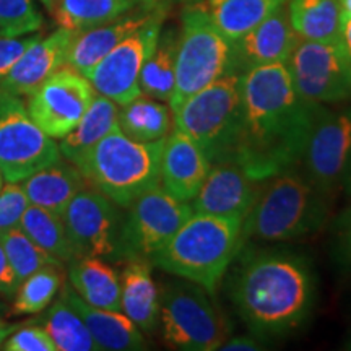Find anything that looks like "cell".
I'll return each mask as SVG.
<instances>
[{
  "mask_svg": "<svg viewBox=\"0 0 351 351\" xmlns=\"http://www.w3.org/2000/svg\"><path fill=\"white\" fill-rule=\"evenodd\" d=\"M320 106L296 93L285 62L247 70L239 134L228 160L256 181L298 168Z\"/></svg>",
  "mask_w": 351,
  "mask_h": 351,
  "instance_id": "1",
  "label": "cell"
},
{
  "mask_svg": "<svg viewBox=\"0 0 351 351\" xmlns=\"http://www.w3.org/2000/svg\"><path fill=\"white\" fill-rule=\"evenodd\" d=\"M230 296L256 339H276L300 328L313 313L315 283L311 265L289 252L247 258L231 282Z\"/></svg>",
  "mask_w": 351,
  "mask_h": 351,
  "instance_id": "2",
  "label": "cell"
},
{
  "mask_svg": "<svg viewBox=\"0 0 351 351\" xmlns=\"http://www.w3.org/2000/svg\"><path fill=\"white\" fill-rule=\"evenodd\" d=\"M243 244V219L192 213L148 262L215 295Z\"/></svg>",
  "mask_w": 351,
  "mask_h": 351,
  "instance_id": "3",
  "label": "cell"
},
{
  "mask_svg": "<svg viewBox=\"0 0 351 351\" xmlns=\"http://www.w3.org/2000/svg\"><path fill=\"white\" fill-rule=\"evenodd\" d=\"M330 195L296 168L262 181L251 212L243 221V241H289L326 225Z\"/></svg>",
  "mask_w": 351,
  "mask_h": 351,
  "instance_id": "4",
  "label": "cell"
},
{
  "mask_svg": "<svg viewBox=\"0 0 351 351\" xmlns=\"http://www.w3.org/2000/svg\"><path fill=\"white\" fill-rule=\"evenodd\" d=\"M163 145L165 138L137 142L116 129L88 150L75 166L90 186L117 207L127 208L160 186Z\"/></svg>",
  "mask_w": 351,
  "mask_h": 351,
  "instance_id": "5",
  "label": "cell"
},
{
  "mask_svg": "<svg viewBox=\"0 0 351 351\" xmlns=\"http://www.w3.org/2000/svg\"><path fill=\"white\" fill-rule=\"evenodd\" d=\"M174 114V129L186 134L210 163L228 160L239 134L243 75L226 73L184 101Z\"/></svg>",
  "mask_w": 351,
  "mask_h": 351,
  "instance_id": "6",
  "label": "cell"
},
{
  "mask_svg": "<svg viewBox=\"0 0 351 351\" xmlns=\"http://www.w3.org/2000/svg\"><path fill=\"white\" fill-rule=\"evenodd\" d=\"M226 73H231V41L215 28L199 3L186 5L178 36L174 91L168 103L171 111Z\"/></svg>",
  "mask_w": 351,
  "mask_h": 351,
  "instance_id": "7",
  "label": "cell"
},
{
  "mask_svg": "<svg viewBox=\"0 0 351 351\" xmlns=\"http://www.w3.org/2000/svg\"><path fill=\"white\" fill-rule=\"evenodd\" d=\"M158 322L169 348L182 351L219 350L231 333L230 322L213 304L212 295L184 278L165 289Z\"/></svg>",
  "mask_w": 351,
  "mask_h": 351,
  "instance_id": "8",
  "label": "cell"
},
{
  "mask_svg": "<svg viewBox=\"0 0 351 351\" xmlns=\"http://www.w3.org/2000/svg\"><path fill=\"white\" fill-rule=\"evenodd\" d=\"M127 210L112 261H150L194 213L189 202L174 199L160 186L138 197Z\"/></svg>",
  "mask_w": 351,
  "mask_h": 351,
  "instance_id": "9",
  "label": "cell"
},
{
  "mask_svg": "<svg viewBox=\"0 0 351 351\" xmlns=\"http://www.w3.org/2000/svg\"><path fill=\"white\" fill-rule=\"evenodd\" d=\"M62 160L56 138L39 129L19 96L0 93V171L7 182H21Z\"/></svg>",
  "mask_w": 351,
  "mask_h": 351,
  "instance_id": "10",
  "label": "cell"
},
{
  "mask_svg": "<svg viewBox=\"0 0 351 351\" xmlns=\"http://www.w3.org/2000/svg\"><path fill=\"white\" fill-rule=\"evenodd\" d=\"M285 64L302 99L314 104H339L351 99V64L340 41L300 38Z\"/></svg>",
  "mask_w": 351,
  "mask_h": 351,
  "instance_id": "11",
  "label": "cell"
},
{
  "mask_svg": "<svg viewBox=\"0 0 351 351\" xmlns=\"http://www.w3.org/2000/svg\"><path fill=\"white\" fill-rule=\"evenodd\" d=\"M298 166L328 195L343 186L351 171V104L337 111L319 108Z\"/></svg>",
  "mask_w": 351,
  "mask_h": 351,
  "instance_id": "12",
  "label": "cell"
},
{
  "mask_svg": "<svg viewBox=\"0 0 351 351\" xmlns=\"http://www.w3.org/2000/svg\"><path fill=\"white\" fill-rule=\"evenodd\" d=\"M166 13L168 7L158 12L152 20L117 44L95 65L86 78L96 93L112 99L119 106H124L142 95L138 85L140 72L155 49Z\"/></svg>",
  "mask_w": 351,
  "mask_h": 351,
  "instance_id": "13",
  "label": "cell"
},
{
  "mask_svg": "<svg viewBox=\"0 0 351 351\" xmlns=\"http://www.w3.org/2000/svg\"><path fill=\"white\" fill-rule=\"evenodd\" d=\"M96 95L90 80L62 67L29 95L28 114L44 134L60 140L75 129Z\"/></svg>",
  "mask_w": 351,
  "mask_h": 351,
  "instance_id": "14",
  "label": "cell"
},
{
  "mask_svg": "<svg viewBox=\"0 0 351 351\" xmlns=\"http://www.w3.org/2000/svg\"><path fill=\"white\" fill-rule=\"evenodd\" d=\"M60 217L75 258H112L122 218L111 199L86 187L70 200Z\"/></svg>",
  "mask_w": 351,
  "mask_h": 351,
  "instance_id": "15",
  "label": "cell"
},
{
  "mask_svg": "<svg viewBox=\"0 0 351 351\" xmlns=\"http://www.w3.org/2000/svg\"><path fill=\"white\" fill-rule=\"evenodd\" d=\"M262 181H256L231 160L213 163L200 191L192 199L194 213L243 219L251 212Z\"/></svg>",
  "mask_w": 351,
  "mask_h": 351,
  "instance_id": "16",
  "label": "cell"
},
{
  "mask_svg": "<svg viewBox=\"0 0 351 351\" xmlns=\"http://www.w3.org/2000/svg\"><path fill=\"white\" fill-rule=\"evenodd\" d=\"M298 36L289 20L288 3L276 8L256 28L231 43V73L276 62H287L295 49Z\"/></svg>",
  "mask_w": 351,
  "mask_h": 351,
  "instance_id": "17",
  "label": "cell"
},
{
  "mask_svg": "<svg viewBox=\"0 0 351 351\" xmlns=\"http://www.w3.org/2000/svg\"><path fill=\"white\" fill-rule=\"evenodd\" d=\"M166 7H168L166 0H155V2L143 3L108 23L75 33L73 41L70 44L65 65L86 77L95 65L104 56L109 54L117 44L124 41L134 32H137L140 26H143Z\"/></svg>",
  "mask_w": 351,
  "mask_h": 351,
  "instance_id": "18",
  "label": "cell"
},
{
  "mask_svg": "<svg viewBox=\"0 0 351 351\" xmlns=\"http://www.w3.org/2000/svg\"><path fill=\"white\" fill-rule=\"evenodd\" d=\"M73 36V32L59 28L47 38H39L0 80V93L29 96L36 91L52 73L65 67Z\"/></svg>",
  "mask_w": 351,
  "mask_h": 351,
  "instance_id": "19",
  "label": "cell"
},
{
  "mask_svg": "<svg viewBox=\"0 0 351 351\" xmlns=\"http://www.w3.org/2000/svg\"><path fill=\"white\" fill-rule=\"evenodd\" d=\"M212 163L195 142L174 129L165 138L161 153V187L181 202H191L200 191Z\"/></svg>",
  "mask_w": 351,
  "mask_h": 351,
  "instance_id": "20",
  "label": "cell"
},
{
  "mask_svg": "<svg viewBox=\"0 0 351 351\" xmlns=\"http://www.w3.org/2000/svg\"><path fill=\"white\" fill-rule=\"evenodd\" d=\"M60 298L80 315L99 350L137 351L147 348L140 328L121 311L101 309L88 304L72 287H65Z\"/></svg>",
  "mask_w": 351,
  "mask_h": 351,
  "instance_id": "21",
  "label": "cell"
},
{
  "mask_svg": "<svg viewBox=\"0 0 351 351\" xmlns=\"http://www.w3.org/2000/svg\"><path fill=\"white\" fill-rule=\"evenodd\" d=\"M121 306L140 330H155L160 319V295L148 261H127L121 275Z\"/></svg>",
  "mask_w": 351,
  "mask_h": 351,
  "instance_id": "22",
  "label": "cell"
},
{
  "mask_svg": "<svg viewBox=\"0 0 351 351\" xmlns=\"http://www.w3.org/2000/svg\"><path fill=\"white\" fill-rule=\"evenodd\" d=\"M29 204L62 215L70 200L88 187L86 179L73 163H57L39 169L21 181Z\"/></svg>",
  "mask_w": 351,
  "mask_h": 351,
  "instance_id": "23",
  "label": "cell"
},
{
  "mask_svg": "<svg viewBox=\"0 0 351 351\" xmlns=\"http://www.w3.org/2000/svg\"><path fill=\"white\" fill-rule=\"evenodd\" d=\"M69 280L77 295L88 304L122 311L121 278L101 257H80L70 262Z\"/></svg>",
  "mask_w": 351,
  "mask_h": 351,
  "instance_id": "24",
  "label": "cell"
},
{
  "mask_svg": "<svg viewBox=\"0 0 351 351\" xmlns=\"http://www.w3.org/2000/svg\"><path fill=\"white\" fill-rule=\"evenodd\" d=\"M119 127V104L96 93L90 108L75 129L60 138L59 150L65 160L75 165L101 138Z\"/></svg>",
  "mask_w": 351,
  "mask_h": 351,
  "instance_id": "25",
  "label": "cell"
},
{
  "mask_svg": "<svg viewBox=\"0 0 351 351\" xmlns=\"http://www.w3.org/2000/svg\"><path fill=\"white\" fill-rule=\"evenodd\" d=\"M285 3L288 0H204L199 5L215 28L232 43Z\"/></svg>",
  "mask_w": 351,
  "mask_h": 351,
  "instance_id": "26",
  "label": "cell"
},
{
  "mask_svg": "<svg viewBox=\"0 0 351 351\" xmlns=\"http://www.w3.org/2000/svg\"><path fill=\"white\" fill-rule=\"evenodd\" d=\"M148 2L155 0H56L51 12L60 28L80 33L108 23Z\"/></svg>",
  "mask_w": 351,
  "mask_h": 351,
  "instance_id": "27",
  "label": "cell"
},
{
  "mask_svg": "<svg viewBox=\"0 0 351 351\" xmlns=\"http://www.w3.org/2000/svg\"><path fill=\"white\" fill-rule=\"evenodd\" d=\"M291 26L306 41L339 43L341 13L339 0H288Z\"/></svg>",
  "mask_w": 351,
  "mask_h": 351,
  "instance_id": "28",
  "label": "cell"
},
{
  "mask_svg": "<svg viewBox=\"0 0 351 351\" xmlns=\"http://www.w3.org/2000/svg\"><path fill=\"white\" fill-rule=\"evenodd\" d=\"M119 127L137 142L166 138L171 132V108L142 93L119 109Z\"/></svg>",
  "mask_w": 351,
  "mask_h": 351,
  "instance_id": "29",
  "label": "cell"
},
{
  "mask_svg": "<svg viewBox=\"0 0 351 351\" xmlns=\"http://www.w3.org/2000/svg\"><path fill=\"white\" fill-rule=\"evenodd\" d=\"M179 33L174 28L161 29L155 49L140 72V90L150 98L169 103L176 82V52Z\"/></svg>",
  "mask_w": 351,
  "mask_h": 351,
  "instance_id": "30",
  "label": "cell"
},
{
  "mask_svg": "<svg viewBox=\"0 0 351 351\" xmlns=\"http://www.w3.org/2000/svg\"><path fill=\"white\" fill-rule=\"evenodd\" d=\"M20 230L38 247L62 263L75 261V252L70 245L62 217L49 210L29 204L20 221Z\"/></svg>",
  "mask_w": 351,
  "mask_h": 351,
  "instance_id": "31",
  "label": "cell"
},
{
  "mask_svg": "<svg viewBox=\"0 0 351 351\" xmlns=\"http://www.w3.org/2000/svg\"><path fill=\"white\" fill-rule=\"evenodd\" d=\"M44 330L49 333L59 351H96L99 350L80 315L64 298L49 307L44 317Z\"/></svg>",
  "mask_w": 351,
  "mask_h": 351,
  "instance_id": "32",
  "label": "cell"
},
{
  "mask_svg": "<svg viewBox=\"0 0 351 351\" xmlns=\"http://www.w3.org/2000/svg\"><path fill=\"white\" fill-rule=\"evenodd\" d=\"M60 267L62 265H46L26 276L15 293L13 314H38L46 309L62 283Z\"/></svg>",
  "mask_w": 351,
  "mask_h": 351,
  "instance_id": "33",
  "label": "cell"
},
{
  "mask_svg": "<svg viewBox=\"0 0 351 351\" xmlns=\"http://www.w3.org/2000/svg\"><path fill=\"white\" fill-rule=\"evenodd\" d=\"M0 243L5 249L8 261L15 270L19 282L21 283L26 276L43 269L46 265H64L57 258L49 256L41 247H38L20 228H12L0 232Z\"/></svg>",
  "mask_w": 351,
  "mask_h": 351,
  "instance_id": "34",
  "label": "cell"
},
{
  "mask_svg": "<svg viewBox=\"0 0 351 351\" xmlns=\"http://www.w3.org/2000/svg\"><path fill=\"white\" fill-rule=\"evenodd\" d=\"M41 26L43 16L33 0H0V36H26Z\"/></svg>",
  "mask_w": 351,
  "mask_h": 351,
  "instance_id": "35",
  "label": "cell"
},
{
  "mask_svg": "<svg viewBox=\"0 0 351 351\" xmlns=\"http://www.w3.org/2000/svg\"><path fill=\"white\" fill-rule=\"evenodd\" d=\"M29 207L23 187L19 182H7L0 191V232L19 228L25 210Z\"/></svg>",
  "mask_w": 351,
  "mask_h": 351,
  "instance_id": "36",
  "label": "cell"
},
{
  "mask_svg": "<svg viewBox=\"0 0 351 351\" xmlns=\"http://www.w3.org/2000/svg\"><path fill=\"white\" fill-rule=\"evenodd\" d=\"M7 351H57L49 333L43 327H19L2 343Z\"/></svg>",
  "mask_w": 351,
  "mask_h": 351,
  "instance_id": "37",
  "label": "cell"
},
{
  "mask_svg": "<svg viewBox=\"0 0 351 351\" xmlns=\"http://www.w3.org/2000/svg\"><path fill=\"white\" fill-rule=\"evenodd\" d=\"M332 254L343 269H351V205L332 225Z\"/></svg>",
  "mask_w": 351,
  "mask_h": 351,
  "instance_id": "38",
  "label": "cell"
},
{
  "mask_svg": "<svg viewBox=\"0 0 351 351\" xmlns=\"http://www.w3.org/2000/svg\"><path fill=\"white\" fill-rule=\"evenodd\" d=\"M41 36L34 34V36L26 38H5L0 36V80L7 75L8 70L16 64V60L23 56V52L36 43Z\"/></svg>",
  "mask_w": 351,
  "mask_h": 351,
  "instance_id": "39",
  "label": "cell"
},
{
  "mask_svg": "<svg viewBox=\"0 0 351 351\" xmlns=\"http://www.w3.org/2000/svg\"><path fill=\"white\" fill-rule=\"evenodd\" d=\"M19 287V276H16L15 270H13L12 263L7 257L5 249H3L2 243H0V295L13 298Z\"/></svg>",
  "mask_w": 351,
  "mask_h": 351,
  "instance_id": "40",
  "label": "cell"
},
{
  "mask_svg": "<svg viewBox=\"0 0 351 351\" xmlns=\"http://www.w3.org/2000/svg\"><path fill=\"white\" fill-rule=\"evenodd\" d=\"M219 350L225 351H258L263 350V346L261 345L256 337H247V335H239V337H232V339H228L225 343L219 346Z\"/></svg>",
  "mask_w": 351,
  "mask_h": 351,
  "instance_id": "41",
  "label": "cell"
},
{
  "mask_svg": "<svg viewBox=\"0 0 351 351\" xmlns=\"http://www.w3.org/2000/svg\"><path fill=\"white\" fill-rule=\"evenodd\" d=\"M340 44L343 47L346 57L351 64V15L341 16V28H340Z\"/></svg>",
  "mask_w": 351,
  "mask_h": 351,
  "instance_id": "42",
  "label": "cell"
},
{
  "mask_svg": "<svg viewBox=\"0 0 351 351\" xmlns=\"http://www.w3.org/2000/svg\"><path fill=\"white\" fill-rule=\"evenodd\" d=\"M20 326H16V324H8L5 322V320L0 319V346H2L3 341H5V339L8 335H12L13 332L16 330Z\"/></svg>",
  "mask_w": 351,
  "mask_h": 351,
  "instance_id": "43",
  "label": "cell"
},
{
  "mask_svg": "<svg viewBox=\"0 0 351 351\" xmlns=\"http://www.w3.org/2000/svg\"><path fill=\"white\" fill-rule=\"evenodd\" d=\"M339 3L343 15H351V0H339Z\"/></svg>",
  "mask_w": 351,
  "mask_h": 351,
  "instance_id": "44",
  "label": "cell"
},
{
  "mask_svg": "<svg viewBox=\"0 0 351 351\" xmlns=\"http://www.w3.org/2000/svg\"><path fill=\"white\" fill-rule=\"evenodd\" d=\"M341 187L345 189V192H346V194L351 195V171H350V173H348V176H346V178H345V181H343V186H341Z\"/></svg>",
  "mask_w": 351,
  "mask_h": 351,
  "instance_id": "45",
  "label": "cell"
},
{
  "mask_svg": "<svg viewBox=\"0 0 351 351\" xmlns=\"http://www.w3.org/2000/svg\"><path fill=\"white\" fill-rule=\"evenodd\" d=\"M178 2H182L184 5H194V3H200L204 0H178Z\"/></svg>",
  "mask_w": 351,
  "mask_h": 351,
  "instance_id": "46",
  "label": "cell"
},
{
  "mask_svg": "<svg viewBox=\"0 0 351 351\" xmlns=\"http://www.w3.org/2000/svg\"><path fill=\"white\" fill-rule=\"evenodd\" d=\"M41 2H43L44 5H46V7L49 8V10H51V7L54 5V2H56V0H41Z\"/></svg>",
  "mask_w": 351,
  "mask_h": 351,
  "instance_id": "47",
  "label": "cell"
},
{
  "mask_svg": "<svg viewBox=\"0 0 351 351\" xmlns=\"http://www.w3.org/2000/svg\"><path fill=\"white\" fill-rule=\"evenodd\" d=\"M345 348H346V350H351V337H350L348 340H346V343H345Z\"/></svg>",
  "mask_w": 351,
  "mask_h": 351,
  "instance_id": "48",
  "label": "cell"
},
{
  "mask_svg": "<svg viewBox=\"0 0 351 351\" xmlns=\"http://www.w3.org/2000/svg\"><path fill=\"white\" fill-rule=\"evenodd\" d=\"M3 187V176H2V171H0V191H2Z\"/></svg>",
  "mask_w": 351,
  "mask_h": 351,
  "instance_id": "49",
  "label": "cell"
},
{
  "mask_svg": "<svg viewBox=\"0 0 351 351\" xmlns=\"http://www.w3.org/2000/svg\"><path fill=\"white\" fill-rule=\"evenodd\" d=\"M3 309H5V307H3L2 302H0V313H3Z\"/></svg>",
  "mask_w": 351,
  "mask_h": 351,
  "instance_id": "50",
  "label": "cell"
}]
</instances>
